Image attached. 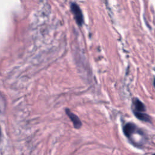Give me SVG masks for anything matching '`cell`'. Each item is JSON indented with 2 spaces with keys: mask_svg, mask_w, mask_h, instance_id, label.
Returning a JSON list of instances; mask_svg holds the SVG:
<instances>
[{
  "mask_svg": "<svg viewBox=\"0 0 155 155\" xmlns=\"http://www.w3.org/2000/svg\"><path fill=\"white\" fill-rule=\"evenodd\" d=\"M123 131L125 136L135 146H141L145 142V133L135 124L127 123L123 127Z\"/></svg>",
  "mask_w": 155,
  "mask_h": 155,
  "instance_id": "1",
  "label": "cell"
},
{
  "mask_svg": "<svg viewBox=\"0 0 155 155\" xmlns=\"http://www.w3.org/2000/svg\"><path fill=\"white\" fill-rule=\"evenodd\" d=\"M132 110L135 116L139 120L147 122H151V117L145 113L146 109L144 104L137 98L133 100Z\"/></svg>",
  "mask_w": 155,
  "mask_h": 155,
  "instance_id": "2",
  "label": "cell"
},
{
  "mask_svg": "<svg viewBox=\"0 0 155 155\" xmlns=\"http://www.w3.org/2000/svg\"><path fill=\"white\" fill-rule=\"evenodd\" d=\"M71 10L76 22L79 25H82L83 22V15L79 6L76 4L73 3L71 5Z\"/></svg>",
  "mask_w": 155,
  "mask_h": 155,
  "instance_id": "3",
  "label": "cell"
},
{
  "mask_svg": "<svg viewBox=\"0 0 155 155\" xmlns=\"http://www.w3.org/2000/svg\"><path fill=\"white\" fill-rule=\"evenodd\" d=\"M66 113L69 117V118L71 119V120L72 121L74 128H79L82 125V123L79 120V117L76 115H75L74 113L71 112L68 109H66Z\"/></svg>",
  "mask_w": 155,
  "mask_h": 155,
  "instance_id": "4",
  "label": "cell"
},
{
  "mask_svg": "<svg viewBox=\"0 0 155 155\" xmlns=\"http://www.w3.org/2000/svg\"><path fill=\"white\" fill-rule=\"evenodd\" d=\"M0 136H1V131H0Z\"/></svg>",
  "mask_w": 155,
  "mask_h": 155,
  "instance_id": "5",
  "label": "cell"
}]
</instances>
